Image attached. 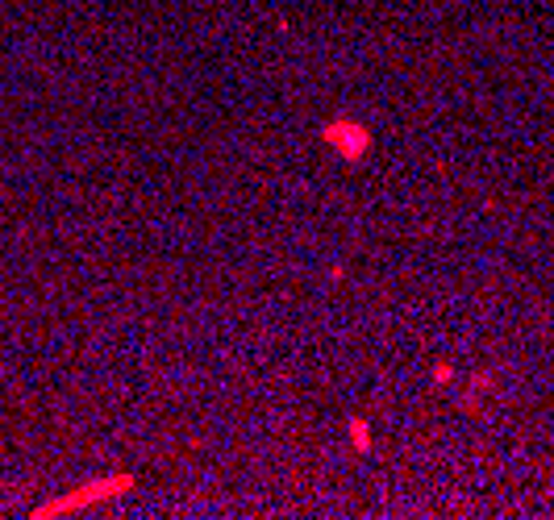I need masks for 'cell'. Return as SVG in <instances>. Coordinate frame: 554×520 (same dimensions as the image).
<instances>
[{"label": "cell", "mask_w": 554, "mask_h": 520, "mask_svg": "<svg viewBox=\"0 0 554 520\" xmlns=\"http://www.w3.org/2000/svg\"><path fill=\"white\" fill-rule=\"evenodd\" d=\"M134 487V474H108V479H92V483H79L75 491H67V495H59V499H46V503H38V520H46V516H71V512H79V508H92V503H104V499H113V495H126Z\"/></svg>", "instance_id": "6da1fadb"}, {"label": "cell", "mask_w": 554, "mask_h": 520, "mask_svg": "<svg viewBox=\"0 0 554 520\" xmlns=\"http://www.w3.org/2000/svg\"><path fill=\"white\" fill-rule=\"evenodd\" d=\"M321 142L334 150L338 159L346 163H359L367 150H371V129L355 117H334V121H325L321 125Z\"/></svg>", "instance_id": "7a4b0ae2"}, {"label": "cell", "mask_w": 554, "mask_h": 520, "mask_svg": "<svg viewBox=\"0 0 554 520\" xmlns=\"http://www.w3.org/2000/svg\"><path fill=\"white\" fill-rule=\"evenodd\" d=\"M350 441H355V450L359 454H367L371 450V425H367V417H350Z\"/></svg>", "instance_id": "3957f363"}, {"label": "cell", "mask_w": 554, "mask_h": 520, "mask_svg": "<svg viewBox=\"0 0 554 520\" xmlns=\"http://www.w3.org/2000/svg\"><path fill=\"white\" fill-rule=\"evenodd\" d=\"M451 379H455V366H451V362H437V366H433V383H437V387H446Z\"/></svg>", "instance_id": "277c9868"}]
</instances>
